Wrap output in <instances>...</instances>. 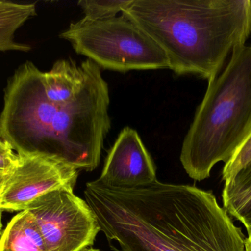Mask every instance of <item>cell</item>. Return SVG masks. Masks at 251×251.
Wrapping results in <instances>:
<instances>
[{
  "label": "cell",
  "instance_id": "7c38bea8",
  "mask_svg": "<svg viewBox=\"0 0 251 251\" xmlns=\"http://www.w3.org/2000/svg\"><path fill=\"white\" fill-rule=\"evenodd\" d=\"M224 209L251 230V162L225 181L222 193Z\"/></svg>",
  "mask_w": 251,
  "mask_h": 251
},
{
  "label": "cell",
  "instance_id": "9a60e30c",
  "mask_svg": "<svg viewBox=\"0 0 251 251\" xmlns=\"http://www.w3.org/2000/svg\"><path fill=\"white\" fill-rule=\"evenodd\" d=\"M19 163V156L7 142L0 139V193Z\"/></svg>",
  "mask_w": 251,
  "mask_h": 251
},
{
  "label": "cell",
  "instance_id": "4fadbf2b",
  "mask_svg": "<svg viewBox=\"0 0 251 251\" xmlns=\"http://www.w3.org/2000/svg\"><path fill=\"white\" fill-rule=\"evenodd\" d=\"M133 0H81L78 2L85 16L91 21L104 20L122 13Z\"/></svg>",
  "mask_w": 251,
  "mask_h": 251
},
{
  "label": "cell",
  "instance_id": "5bb4252c",
  "mask_svg": "<svg viewBox=\"0 0 251 251\" xmlns=\"http://www.w3.org/2000/svg\"><path fill=\"white\" fill-rule=\"evenodd\" d=\"M251 162V135L246 142L237 150L232 159L226 164L222 172L223 181H228L239 171Z\"/></svg>",
  "mask_w": 251,
  "mask_h": 251
},
{
  "label": "cell",
  "instance_id": "8992f818",
  "mask_svg": "<svg viewBox=\"0 0 251 251\" xmlns=\"http://www.w3.org/2000/svg\"><path fill=\"white\" fill-rule=\"evenodd\" d=\"M25 210L35 219L48 251H83L101 231L89 205L70 187L40 196Z\"/></svg>",
  "mask_w": 251,
  "mask_h": 251
},
{
  "label": "cell",
  "instance_id": "6da1fadb",
  "mask_svg": "<svg viewBox=\"0 0 251 251\" xmlns=\"http://www.w3.org/2000/svg\"><path fill=\"white\" fill-rule=\"evenodd\" d=\"M85 201L114 251H246V237L212 192L161 183H87Z\"/></svg>",
  "mask_w": 251,
  "mask_h": 251
},
{
  "label": "cell",
  "instance_id": "e0dca14e",
  "mask_svg": "<svg viewBox=\"0 0 251 251\" xmlns=\"http://www.w3.org/2000/svg\"><path fill=\"white\" fill-rule=\"evenodd\" d=\"M83 251H101L99 250V249H92V248H91V249H85V250H84Z\"/></svg>",
  "mask_w": 251,
  "mask_h": 251
},
{
  "label": "cell",
  "instance_id": "3957f363",
  "mask_svg": "<svg viewBox=\"0 0 251 251\" xmlns=\"http://www.w3.org/2000/svg\"><path fill=\"white\" fill-rule=\"evenodd\" d=\"M251 135V45L236 49L196 110L181 147L187 175L201 181L230 162Z\"/></svg>",
  "mask_w": 251,
  "mask_h": 251
},
{
  "label": "cell",
  "instance_id": "5b68a950",
  "mask_svg": "<svg viewBox=\"0 0 251 251\" xmlns=\"http://www.w3.org/2000/svg\"><path fill=\"white\" fill-rule=\"evenodd\" d=\"M55 103L47 99L43 72L21 65L7 82L0 113V139L17 153L50 155V122Z\"/></svg>",
  "mask_w": 251,
  "mask_h": 251
},
{
  "label": "cell",
  "instance_id": "277c9868",
  "mask_svg": "<svg viewBox=\"0 0 251 251\" xmlns=\"http://www.w3.org/2000/svg\"><path fill=\"white\" fill-rule=\"evenodd\" d=\"M60 37L101 69L121 72L169 69L162 49L123 13L104 20L82 18Z\"/></svg>",
  "mask_w": 251,
  "mask_h": 251
},
{
  "label": "cell",
  "instance_id": "2e32d148",
  "mask_svg": "<svg viewBox=\"0 0 251 251\" xmlns=\"http://www.w3.org/2000/svg\"><path fill=\"white\" fill-rule=\"evenodd\" d=\"M1 215H2V209L0 208V232L2 228V223H1Z\"/></svg>",
  "mask_w": 251,
  "mask_h": 251
},
{
  "label": "cell",
  "instance_id": "52a82bcc",
  "mask_svg": "<svg viewBox=\"0 0 251 251\" xmlns=\"http://www.w3.org/2000/svg\"><path fill=\"white\" fill-rule=\"evenodd\" d=\"M19 163L0 193L3 210L25 211L40 196L60 187L75 188L79 170L52 155L17 153Z\"/></svg>",
  "mask_w": 251,
  "mask_h": 251
},
{
  "label": "cell",
  "instance_id": "9c48e42d",
  "mask_svg": "<svg viewBox=\"0 0 251 251\" xmlns=\"http://www.w3.org/2000/svg\"><path fill=\"white\" fill-rule=\"evenodd\" d=\"M85 66L72 60H59L51 70L43 72V85L47 99L56 104H64L77 97L85 84Z\"/></svg>",
  "mask_w": 251,
  "mask_h": 251
},
{
  "label": "cell",
  "instance_id": "ba28073f",
  "mask_svg": "<svg viewBox=\"0 0 251 251\" xmlns=\"http://www.w3.org/2000/svg\"><path fill=\"white\" fill-rule=\"evenodd\" d=\"M98 179L116 188H134L157 180L156 167L135 130L129 127L122 130Z\"/></svg>",
  "mask_w": 251,
  "mask_h": 251
},
{
  "label": "cell",
  "instance_id": "30bf717a",
  "mask_svg": "<svg viewBox=\"0 0 251 251\" xmlns=\"http://www.w3.org/2000/svg\"><path fill=\"white\" fill-rule=\"evenodd\" d=\"M0 251H48L35 219L27 210L8 223L0 238Z\"/></svg>",
  "mask_w": 251,
  "mask_h": 251
},
{
  "label": "cell",
  "instance_id": "8fae6325",
  "mask_svg": "<svg viewBox=\"0 0 251 251\" xmlns=\"http://www.w3.org/2000/svg\"><path fill=\"white\" fill-rule=\"evenodd\" d=\"M36 16L34 3H16L0 0V52H26L30 46L16 40V33L28 20Z\"/></svg>",
  "mask_w": 251,
  "mask_h": 251
},
{
  "label": "cell",
  "instance_id": "7a4b0ae2",
  "mask_svg": "<svg viewBox=\"0 0 251 251\" xmlns=\"http://www.w3.org/2000/svg\"><path fill=\"white\" fill-rule=\"evenodd\" d=\"M122 13L162 49L176 75L208 82L251 35V0H133Z\"/></svg>",
  "mask_w": 251,
  "mask_h": 251
}]
</instances>
